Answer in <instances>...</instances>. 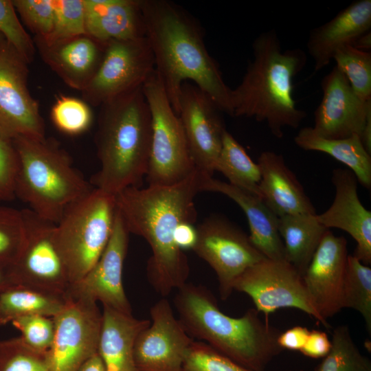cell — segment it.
I'll list each match as a JSON object with an SVG mask.
<instances>
[{"label":"cell","mask_w":371,"mask_h":371,"mask_svg":"<svg viewBox=\"0 0 371 371\" xmlns=\"http://www.w3.org/2000/svg\"><path fill=\"white\" fill-rule=\"evenodd\" d=\"M203 172L196 169L172 186L129 187L115 195L117 210L129 233L144 238L151 249L146 276L163 297L186 283L190 273L184 251L175 243V232L182 222L194 223V199Z\"/></svg>","instance_id":"1"},{"label":"cell","mask_w":371,"mask_h":371,"mask_svg":"<svg viewBox=\"0 0 371 371\" xmlns=\"http://www.w3.org/2000/svg\"><path fill=\"white\" fill-rule=\"evenodd\" d=\"M147 38L159 78L177 114L182 85L191 82L206 93L219 109L233 116L231 89L209 54L201 27L177 4L141 0Z\"/></svg>","instance_id":"2"},{"label":"cell","mask_w":371,"mask_h":371,"mask_svg":"<svg viewBox=\"0 0 371 371\" xmlns=\"http://www.w3.org/2000/svg\"><path fill=\"white\" fill-rule=\"evenodd\" d=\"M252 52L241 82L231 89L233 116L265 122L272 135L282 138L284 128H297L306 116L293 94V78L306 65V54L300 48L283 49L274 30L254 39Z\"/></svg>","instance_id":"3"},{"label":"cell","mask_w":371,"mask_h":371,"mask_svg":"<svg viewBox=\"0 0 371 371\" xmlns=\"http://www.w3.org/2000/svg\"><path fill=\"white\" fill-rule=\"evenodd\" d=\"M174 305L191 337L247 369L265 371L282 351L277 342L281 331L261 319L255 308L240 317L228 316L205 286L186 282L177 289Z\"/></svg>","instance_id":"4"},{"label":"cell","mask_w":371,"mask_h":371,"mask_svg":"<svg viewBox=\"0 0 371 371\" xmlns=\"http://www.w3.org/2000/svg\"><path fill=\"white\" fill-rule=\"evenodd\" d=\"M95 137L100 168L91 184L113 195L140 187L151 141V117L142 87L100 106Z\"/></svg>","instance_id":"5"},{"label":"cell","mask_w":371,"mask_h":371,"mask_svg":"<svg viewBox=\"0 0 371 371\" xmlns=\"http://www.w3.org/2000/svg\"><path fill=\"white\" fill-rule=\"evenodd\" d=\"M12 143L19 159L15 197L40 217L56 224L71 204L94 188L55 139L18 137Z\"/></svg>","instance_id":"6"},{"label":"cell","mask_w":371,"mask_h":371,"mask_svg":"<svg viewBox=\"0 0 371 371\" xmlns=\"http://www.w3.org/2000/svg\"><path fill=\"white\" fill-rule=\"evenodd\" d=\"M116 214L115 195L93 188L71 204L56 224L55 241L71 286L82 280L105 249Z\"/></svg>","instance_id":"7"},{"label":"cell","mask_w":371,"mask_h":371,"mask_svg":"<svg viewBox=\"0 0 371 371\" xmlns=\"http://www.w3.org/2000/svg\"><path fill=\"white\" fill-rule=\"evenodd\" d=\"M151 117V141L146 179L149 186L179 183L196 169L178 115L155 71L142 86Z\"/></svg>","instance_id":"8"},{"label":"cell","mask_w":371,"mask_h":371,"mask_svg":"<svg viewBox=\"0 0 371 371\" xmlns=\"http://www.w3.org/2000/svg\"><path fill=\"white\" fill-rule=\"evenodd\" d=\"M155 72V60L146 38L112 41L105 44L100 64L81 91L89 105L100 106L142 87Z\"/></svg>","instance_id":"9"},{"label":"cell","mask_w":371,"mask_h":371,"mask_svg":"<svg viewBox=\"0 0 371 371\" xmlns=\"http://www.w3.org/2000/svg\"><path fill=\"white\" fill-rule=\"evenodd\" d=\"M54 337L45 353L49 371H78L98 353L102 313L97 302L68 293L64 308L54 317Z\"/></svg>","instance_id":"10"},{"label":"cell","mask_w":371,"mask_h":371,"mask_svg":"<svg viewBox=\"0 0 371 371\" xmlns=\"http://www.w3.org/2000/svg\"><path fill=\"white\" fill-rule=\"evenodd\" d=\"M194 252L214 271L220 297L227 300L236 279L247 269L266 258L243 230L220 216H212L196 227Z\"/></svg>","instance_id":"11"},{"label":"cell","mask_w":371,"mask_h":371,"mask_svg":"<svg viewBox=\"0 0 371 371\" xmlns=\"http://www.w3.org/2000/svg\"><path fill=\"white\" fill-rule=\"evenodd\" d=\"M234 290L248 295L255 308L265 314L267 322L276 311L294 308L330 328L311 304L302 276L286 260L263 259L236 279Z\"/></svg>","instance_id":"12"},{"label":"cell","mask_w":371,"mask_h":371,"mask_svg":"<svg viewBox=\"0 0 371 371\" xmlns=\"http://www.w3.org/2000/svg\"><path fill=\"white\" fill-rule=\"evenodd\" d=\"M22 211L25 237L18 258L11 265L14 282L67 293L71 285L55 241L56 224L40 217L29 208Z\"/></svg>","instance_id":"13"},{"label":"cell","mask_w":371,"mask_h":371,"mask_svg":"<svg viewBox=\"0 0 371 371\" xmlns=\"http://www.w3.org/2000/svg\"><path fill=\"white\" fill-rule=\"evenodd\" d=\"M29 63L8 43L0 54V137L43 138L38 102L28 88Z\"/></svg>","instance_id":"14"},{"label":"cell","mask_w":371,"mask_h":371,"mask_svg":"<svg viewBox=\"0 0 371 371\" xmlns=\"http://www.w3.org/2000/svg\"><path fill=\"white\" fill-rule=\"evenodd\" d=\"M150 325L138 335L133 350L137 371H182L186 355L194 339L175 316L163 297L150 310Z\"/></svg>","instance_id":"15"},{"label":"cell","mask_w":371,"mask_h":371,"mask_svg":"<svg viewBox=\"0 0 371 371\" xmlns=\"http://www.w3.org/2000/svg\"><path fill=\"white\" fill-rule=\"evenodd\" d=\"M222 112L212 99L191 82L182 85L178 116L196 168L212 176L224 132Z\"/></svg>","instance_id":"16"},{"label":"cell","mask_w":371,"mask_h":371,"mask_svg":"<svg viewBox=\"0 0 371 371\" xmlns=\"http://www.w3.org/2000/svg\"><path fill=\"white\" fill-rule=\"evenodd\" d=\"M348 257L346 239L328 229L302 276L310 302L324 320L344 308Z\"/></svg>","instance_id":"17"},{"label":"cell","mask_w":371,"mask_h":371,"mask_svg":"<svg viewBox=\"0 0 371 371\" xmlns=\"http://www.w3.org/2000/svg\"><path fill=\"white\" fill-rule=\"evenodd\" d=\"M321 87L322 98L314 113V131L328 139L360 137L371 117V100L358 97L336 65L323 78Z\"/></svg>","instance_id":"18"},{"label":"cell","mask_w":371,"mask_h":371,"mask_svg":"<svg viewBox=\"0 0 371 371\" xmlns=\"http://www.w3.org/2000/svg\"><path fill=\"white\" fill-rule=\"evenodd\" d=\"M128 234L117 210L111 237L102 255L69 292L100 302L103 306L132 314L122 282V271L126 258Z\"/></svg>","instance_id":"19"},{"label":"cell","mask_w":371,"mask_h":371,"mask_svg":"<svg viewBox=\"0 0 371 371\" xmlns=\"http://www.w3.org/2000/svg\"><path fill=\"white\" fill-rule=\"evenodd\" d=\"M335 194L331 205L317 214L326 228L347 232L356 242L354 256L363 264L371 263V212L361 203L357 193V180L348 168H335L332 173Z\"/></svg>","instance_id":"20"},{"label":"cell","mask_w":371,"mask_h":371,"mask_svg":"<svg viewBox=\"0 0 371 371\" xmlns=\"http://www.w3.org/2000/svg\"><path fill=\"white\" fill-rule=\"evenodd\" d=\"M34 44L45 63L67 86L80 91L95 74L105 47L87 34L54 42L35 38Z\"/></svg>","instance_id":"21"},{"label":"cell","mask_w":371,"mask_h":371,"mask_svg":"<svg viewBox=\"0 0 371 371\" xmlns=\"http://www.w3.org/2000/svg\"><path fill=\"white\" fill-rule=\"evenodd\" d=\"M200 191L223 194L244 212L249 223L251 242L267 259L286 260L283 242L278 229V217L262 199L227 182L203 172Z\"/></svg>","instance_id":"22"},{"label":"cell","mask_w":371,"mask_h":371,"mask_svg":"<svg viewBox=\"0 0 371 371\" xmlns=\"http://www.w3.org/2000/svg\"><path fill=\"white\" fill-rule=\"evenodd\" d=\"M370 28L371 0H357L328 22L312 30L306 47L314 62L315 71H319L328 65L339 48L350 45Z\"/></svg>","instance_id":"23"},{"label":"cell","mask_w":371,"mask_h":371,"mask_svg":"<svg viewBox=\"0 0 371 371\" xmlns=\"http://www.w3.org/2000/svg\"><path fill=\"white\" fill-rule=\"evenodd\" d=\"M257 164L260 171L261 199L278 217L316 214L303 186L287 166L282 155L271 150L263 151Z\"/></svg>","instance_id":"24"},{"label":"cell","mask_w":371,"mask_h":371,"mask_svg":"<svg viewBox=\"0 0 371 371\" xmlns=\"http://www.w3.org/2000/svg\"><path fill=\"white\" fill-rule=\"evenodd\" d=\"M87 35L106 44L144 37L141 0H83Z\"/></svg>","instance_id":"25"},{"label":"cell","mask_w":371,"mask_h":371,"mask_svg":"<svg viewBox=\"0 0 371 371\" xmlns=\"http://www.w3.org/2000/svg\"><path fill=\"white\" fill-rule=\"evenodd\" d=\"M150 323L149 319H139L132 314L103 306L98 354L105 371H137L133 360L135 343Z\"/></svg>","instance_id":"26"},{"label":"cell","mask_w":371,"mask_h":371,"mask_svg":"<svg viewBox=\"0 0 371 371\" xmlns=\"http://www.w3.org/2000/svg\"><path fill=\"white\" fill-rule=\"evenodd\" d=\"M294 142L305 150L326 153L345 164L366 188L371 187V154L363 146L359 135L328 139L318 135L311 126L302 128Z\"/></svg>","instance_id":"27"},{"label":"cell","mask_w":371,"mask_h":371,"mask_svg":"<svg viewBox=\"0 0 371 371\" xmlns=\"http://www.w3.org/2000/svg\"><path fill=\"white\" fill-rule=\"evenodd\" d=\"M278 229L283 242L286 261L303 276L328 229L318 221L317 214L278 217Z\"/></svg>","instance_id":"28"},{"label":"cell","mask_w":371,"mask_h":371,"mask_svg":"<svg viewBox=\"0 0 371 371\" xmlns=\"http://www.w3.org/2000/svg\"><path fill=\"white\" fill-rule=\"evenodd\" d=\"M68 293L12 284L0 290V326L23 316L54 317L65 306Z\"/></svg>","instance_id":"29"},{"label":"cell","mask_w":371,"mask_h":371,"mask_svg":"<svg viewBox=\"0 0 371 371\" xmlns=\"http://www.w3.org/2000/svg\"><path fill=\"white\" fill-rule=\"evenodd\" d=\"M214 169L221 172L229 184L261 198L258 164L251 159L227 130L223 136L222 146Z\"/></svg>","instance_id":"30"},{"label":"cell","mask_w":371,"mask_h":371,"mask_svg":"<svg viewBox=\"0 0 371 371\" xmlns=\"http://www.w3.org/2000/svg\"><path fill=\"white\" fill-rule=\"evenodd\" d=\"M344 308L358 311L371 333V268L348 255L343 291Z\"/></svg>","instance_id":"31"},{"label":"cell","mask_w":371,"mask_h":371,"mask_svg":"<svg viewBox=\"0 0 371 371\" xmlns=\"http://www.w3.org/2000/svg\"><path fill=\"white\" fill-rule=\"evenodd\" d=\"M315 371H371V362L354 342L346 325L333 329L331 348Z\"/></svg>","instance_id":"32"},{"label":"cell","mask_w":371,"mask_h":371,"mask_svg":"<svg viewBox=\"0 0 371 371\" xmlns=\"http://www.w3.org/2000/svg\"><path fill=\"white\" fill-rule=\"evenodd\" d=\"M333 60L346 77L354 92L364 101L371 100V53L344 45Z\"/></svg>","instance_id":"33"},{"label":"cell","mask_w":371,"mask_h":371,"mask_svg":"<svg viewBox=\"0 0 371 371\" xmlns=\"http://www.w3.org/2000/svg\"><path fill=\"white\" fill-rule=\"evenodd\" d=\"M51 119L60 131L78 135L91 127L93 116L90 105L84 100L60 95L52 107Z\"/></svg>","instance_id":"34"},{"label":"cell","mask_w":371,"mask_h":371,"mask_svg":"<svg viewBox=\"0 0 371 371\" xmlns=\"http://www.w3.org/2000/svg\"><path fill=\"white\" fill-rule=\"evenodd\" d=\"M25 237L23 211L0 205V264L11 266L18 258Z\"/></svg>","instance_id":"35"},{"label":"cell","mask_w":371,"mask_h":371,"mask_svg":"<svg viewBox=\"0 0 371 371\" xmlns=\"http://www.w3.org/2000/svg\"><path fill=\"white\" fill-rule=\"evenodd\" d=\"M54 23L45 42H54L87 34L83 0H54ZM36 38V37H35Z\"/></svg>","instance_id":"36"},{"label":"cell","mask_w":371,"mask_h":371,"mask_svg":"<svg viewBox=\"0 0 371 371\" xmlns=\"http://www.w3.org/2000/svg\"><path fill=\"white\" fill-rule=\"evenodd\" d=\"M0 371H49L45 354L19 337L0 340Z\"/></svg>","instance_id":"37"},{"label":"cell","mask_w":371,"mask_h":371,"mask_svg":"<svg viewBox=\"0 0 371 371\" xmlns=\"http://www.w3.org/2000/svg\"><path fill=\"white\" fill-rule=\"evenodd\" d=\"M0 32L29 64L34 60V41L20 21L12 0H0Z\"/></svg>","instance_id":"38"},{"label":"cell","mask_w":371,"mask_h":371,"mask_svg":"<svg viewBox=\"0 0 371 371\" xmlns=\"http://www.w3.org/2000/svg\"><path fill=\"white\" fill-rule=\"evenodd\" d=\"M182 371H253L218 352L208 344L194 341L189 348Z\"/></svg>","instance_id":"39"},{"label":"cell","mask_w":371,"mask_h":371,"mask_svg":"<svg viewBox=\"0 0 371 371\" xmlns=\"http://www.w3.org/2000/svg\"><path fill=\"white\" fill-rule=\"evenodd\" d=\"M27 27L41 39L47 38L54 23V0H12Z\"/></svg>","instance_id":"40"},{"label":"cell","mask_w":371,"mask_h":371,"mask_svg":"<svg viewBox=\"0 0 371 371\" xmlns=\"http://www.w3.org/2000/svg\"><path fill=\"white\" fill-rule=\"evenodd\" d=\"M11 323L20 331V337L30 348L43 354L49 350L55 332L53 317L29 315L17 318Z\"/></svg>","instance_id":"41"},{"label":"cell","mask_w":371,"mask_h":371,"mask_svg":"<svg viewBox=\"0 0 371 371\" xmlns=\"http://www.w3.org/2000/svg\"><path fill=\"white\" fill-rule=\"evenodd\" d=\"M18 168V156L12 142L0 137V201L16 198L14 189Z\"/></svg>","instance_id":"42"},{"label":"cell","mask_w":371,"mask_h":371,"mask_svg":"<svg viewBox=\"0 0 371 371\" xmlns=\"http://www.w3.org/2000/svg\"><path fill=\"white\" fill-rule=\"evenodd\" d=\"M331 348V340L325 332L312 330L309 332L304 347L300 351L304 356L313 359H323Z\"/></svg>","instance_id":"43"},{"label":"cell","mask_w":371,"mask_h":371,"mask_svg":"<svg viewBox=\"0 0 371 371\" xmlns=\"http://www.w3.org/2000/svg\"><path fill=\"white\" fill-rule=\"evenodd\" d=\"M310 330L306 327L296 326L281 332L277 339L278 346L283 350L300 351L304 347Z\"/></svg>","instance_id":"44"},{"label":"cell","mask_w":371,"mask_h":371,"mask_svg":"<svg viewBox=\"0 0 371 371\" xmlns=\"http://www.w3.org/2000/svg\"><path fill=\"white\" fill-rule=\"evenodd\" d=\"M196 240L197 230L194 223L185 221L177 225L175 232V241L181 249H193Z\"/></svg>","instance_id":"45"},{"label":"cell","mask_w":371,"mask_h":371,"mask_svg":"<svg viewBox=\"0 0 371 371\" xmlns=\"http://www.w3.org/2000/svg\"><path fill=\"white\" fill-rule=\"evenodd\" d=\"M78 371H105V368L101 358L97 353L85 361Z\"/></svg>","instance_id":"46"},{"label":"cell","mask_w":371,"mask_h":371,"mask_svg":"<svg viewBox=\"0 0 371 371\" xmlns=\"http://www.w3.org/2000/svg\"><path fill=\"white\" fill-rule=\"evenodd\" d=\"M350 45L361 51L370 52L371 31L367 32L359 36Z\"/></svg>","instance_id":"47"},{"label":"cell","mask_w":371,"mask_h":371,"mask_svg":"<svg viewBox=\"0 0 371 371\" xmlns=\"http://www.w3.org/2000/svg\"><path fill=\"white\" fill-rule=\"evenodd\" d=\"M12 284L16 283L12 277L11 266L0 264V290Z\"/></svg>","instance_id":"48"},{"label":"cell","mask_w":371,"mask_h":371,"mask_svg":"<svg viewBox=\"0 0 371 371\" xmlns=\"http://www.w3.org/2000/svg\"><path fill=\"white\" fill-rule=\"evenodd\" d=\"M8 41H6L4 36L0 32V54L3 49H4L5 46L6 45Z\"/></svg>","instance_id":"49"},{"label":"cell","mask_w":371,"mask_h":371,"mask_svg":"<svg viewBox=\"0 0 371 371\" xmlns=\"http://www.w3.org/2000/svg\"><path fill=\"white\" fill-rule=\"evenodd\" d=\"M286 371H304V370H289Z\"/></svg>","instance_id":"50"}]
</instances>
